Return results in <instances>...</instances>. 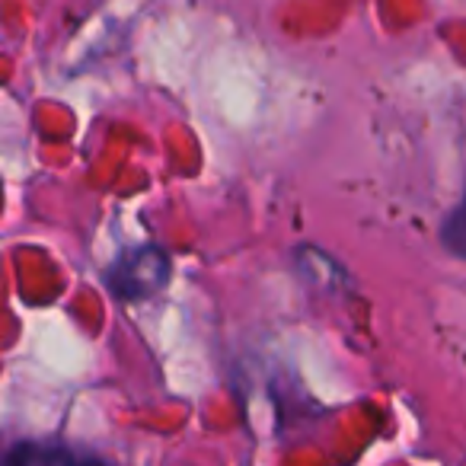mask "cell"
Here are the masks:
<instances>
[{
	"mask_svg": "<svg viewBox=\"0 0 466 466\" xmlns=\"http://www.w3.org/2000/svg\"><path fill=\"white\" fill-rule=\"evenodd\" d=\"M103 279L116 298L141 300L157 294L169 281V259L160 247H137L128 249L116 266L106 268Z\"/></svg>",
	"mask_w": 466,
	"mask_h": 466,
	"instance_id": "1",
	"label": "cell"
},
{
	"mask_svg": "<svg viewBox=\"0 0 466 466\" xmlns=\"http://www.w3.org/2000/svg\"><path fill=\"white\" fill-rule=\"evenodd\" d=\"M441 243H444L447 253L466 259V176H463V192H460V201L444 218V224H441Z\"/></svg>",
	"mask_w": 466,
	"mask_h": 466,
	"instance_id": "2",
	"label": "cell"
},
{
	"mask_svg": "<svg viewBox=\"0 0 466 466\" xmlns=\"http://www.w3.org/2000/svg\"><path fill=\"white\" fill-rule=\"evenodd\" d=\"M80 460V453H71L65 447H39L35 441H23L7 453V463H74Z\"/></svg>",
	"mask_w": 466,
	"mask_h": 466,
	"instance_id": "3",
	"label": "cell"
}]
</instances>
